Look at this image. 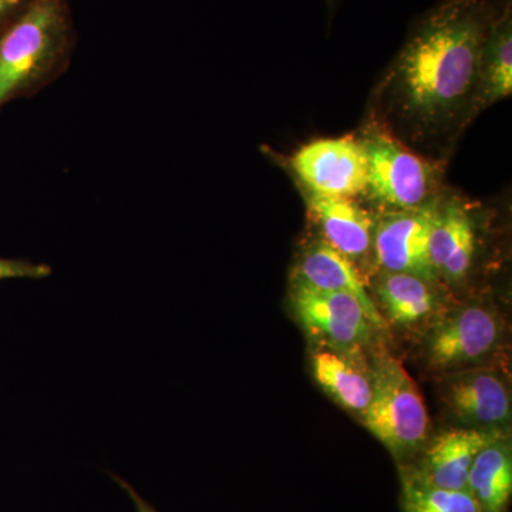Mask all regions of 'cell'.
Masks as SVG:
<instances>
[{
    "mask_svg": "<svg viewBox=\"0 0 512 512\" xmlns=\"http://www.w3.org/2000/svg\"><path fill=\"white\" fill-rule=\"evenodd\" d=\"M503 2L440 0L416 20L380 90L404 136L427 141L474 119L481 49Z\"/></svg>",
    "mask_w": 512,
    "mask_h": 512,
    "instance_id": "1",
    "label": "cell"
},
{
    "mask_svg": "<svg viewBox=\"0 0 512 512\" xmlns=\"http://www.w3.org/2000/svg\"><path fill=\"white\" fill-rule=\"evenodd\" d=\"M72 36L66 0H33L0 35V107L55 79L72 53Z\"/></svg>",
    "mask_w": 512,
    "mask_h": 512,
    "instance_id": "2",
    "label": "cell"
},
{
    "mask_svg": "<svg viewBox=\"0 0 512 512\" xmlns=\"http://www.w3.org/2000/svg\"><path fill=\"white\" fill-rule=\"evenodd\" d=\"M370 362L372 400L360 419L390 454L409 466L430 439V417L420 389L399 359L376 350Z\"/></svg>",
    "mask_w": 512,
    "mask_h": 512,
    "instance_id": "3",
    "label": "cell"
},
{
    "mask_svg": "<svg viewBox=\"0 0 512 512\" xmlns=\"http://www.w3.org/2000/svg\"><path fill=\"white\" fill-rule=\"evenodd\" d=\"M360 141L367 157L365 195L380 210H414L439 197L436 168L397 138L372 127Z\"/></svg>",
    "mask_w": 512,
    "mask_h": 512,
    "instance_id": "4",
    "label": "cell"
},
{
    "mask_svg": "<svg viewBox=\"0 0 512 512\" xmlns=\"http://www.w3.org/2000/svg\"><path fill=\"white\" fill-rule=\"evenodd\" d=\"M291 302L315 346L366 356L380 332L362 303L349 293L323 291L292 278Z\"/></svg>",
    "mask_w": 512,
    "mask_h": 512,
    "instance_id": "5",
    "label": "cell"
},
{
    "mask_svg": "<svg viewBox=\"0 0 512 512\" xmlns=\"http://www.w3.org/2000/svg\"><path fill=\"white\" fill-rule=\"evenodd\" d=\"M503 339V322L493 306L471 301L431 323L424 342L427 366L450 373L477 367L493 355Z\"/></svg>",
    "mask_w": 512,
    "mask_h": 512,
    "instance_id": "6",
    "label": "cell"
},
{
    "mask_svg": "<svg viewBox=\"0 0 512 512\" xmlns=\"http://www.w3.org/2000/svg\"><path fill=\"white\" fill-rule=\"evenodd\" d=\"M439 393L444 409L460 427L510 431L511 389L500 370L477 366L444 373Z\"/></svg>",
    "mask_w": 512,
    "mask_h": 512,
    "instance_id": "7",
    "label": "cell"
},
{
    "mask_svg": "<svg viewBox=\"0 0 512 512\" xmlns=\"http://www.w3.org/2000/svg\"><path fill=\"white\" fill-rule=\"evenodd\" d=\"M291 167L312 194L343 198L365 195L367 157L360 138L312 141L293 154Z\"/></svg>",
    "mask_w": 512,
    "mask_h": 512,
    "instance_id": "8",
    "label": "cell"
},
{
    "mask_svg": "<svg viewBox=\"0 0 512 512\" xmlns=\"http://www.w3.org/2000/svg\"><path fill=\"white\" fill-rule=\"evenodd\" d=\"M440 197L414 210L383 212L376 220L373 264L377 271L407 272L440 282L429 255L431 227Z\"/></svg>",
    "mask_w": 512,
    "mask_h": 512,
    "instance_id": "9",
    "label": "cell"
},
{
    "mask_svg": "<svg viewBox=\"0 0 512 512\" xmlns=\"http://www.w3.org/2000/svg\"><path fill=\"white\" fill-rule=\"evenodd\" d=\"M504 433L510 431L468 427L441 431L427 440L426 446L409 466L402 468V477L446 490H467L468 473L478 451Z\"/></svg>",
    "mask_w": 512,
    "mask_h": 512,
    "instance_id": "10",
    "label": "cell"
},
{
    "mask_svg": "<svg viewBox=\"0 0 512 512\" xmlns=\"http://www.w3.org/2000/svg\"><path fill=\"white\" fill-rule=\"evenodd\" d=\"M477 248L473 212L458 198H440L429 241L430 262L437 279L448 286L463 284L473 269Z\"/></svg>",
    "mask_w": 512,
    "mask_h": 512,
    "instance_id": "11",
    "label": "cell"
},
{
    "mask_svg": "<svg viewBox=\"0 0 512 512\" xmlns=\"http://www.w3.org/2000/svg\"><path fill=\"white\" fill-rule=\"evenodd\" d=\"M308 208L322 232L323 241L346 256L357 269L373 256L376 220L355 198L309 192Z\"/></svg>",
    "mask_w": 512,
    "mask_h": 512,
    "instance_id": "12",
    "label": "cell"
},
{
    "mask_svg": "<svg viewBox=\"0 0 512 512\" xmlns=\"http://www.w3.org/2000/svg\"><path fill=\"white\" fill-rule=\"evenodd\" d=\"M439 285L407 272L377 271L373 291L386 325L412 329L439 318L443 306Z\"/></svg>",
    "mask_w": 512,
    "mask_h": 512,
    "instance_id": "13",
    "label": "cell"
},
{
    "mask_svg": "<svg viewBox=\"0 0 512 512\" xmlns=\"http://www.w3.org/2000/svg\"><path fill=\"white\" fill-rule=\"evenodd\" d=\"M311 369L313 379L333 402L359 420L365 416L373 392L372 370L366 356L315 346Z\"/></svg>",
    "mask_w": 512,
    "mask_h": 512,
    "instance_id": "14",
    "label": "cell"
},
{
    "mask_svg": "<svg viewBox=\"0 0 512 512\" xmlns=\"http://www.w3.org/2000/svg\"><path fill=\"white\" fill-rule=\"evenodd\" d=\"M293 278L323 291L343 292L355 296L366 309L376 328H387L376 302L367 292L362 272L323 239L312 242L305 248L295 266Z\"/></svg>",
    "mask_w": 512,
    "mask_h": 512,
    "instance_id": "15",
    "label": "cell"
},
{
    "mask_svg": "<svg viewBox=\"0 0 512 512\" xmlns=\"http://www.w3.org/2000/svg\"><path fill=\"white\" fill-rule=\"evenodd\" d=\"M512 93V8L504 0L488 25L481 49L474 116Z\"/></svg>",
    "mask_w": 512,
    "mask_h": 512,
    "instance_id": "16",
    "label": "cell"
},
{
    "mask_svg": "<svg viewBox=\"0 0 512 512\" xmlns=\"http://www.w3.org/2000/svg\"><path fill=\"white\" fill-rule=\"evenodd\" d=\"M467 491L480 512H508L512 497V446L510 433L500 434L478 451Z\"/></svg>",
    "mask_w": 512,
    "mask_h": 512,
    "instance_id": "17",
    "label": "cell"
},
{
    "mask_svg": "<svg viewBox=\"0 0 512 512\" xmlns=\"http://www.w3.org/2000/svg\"><path fill=\"white\" fill-rule=\"evenodd\" d=\"M403 512H480L467 490H446L402 477Z\"/></svg>",
    "mask_w": 512,
    "mask_h": 512,
    "instance_id": "18",
    "label": "cell"
},
{
    "mask_svg": "<svg viewBox=\"0 0 512 512\" xmlns=\"http://www.w3.org/2000/svg\"><path fill=\"white\" fill-rule=\"evenodd\" d=\"M52 275L46 264H35L26 259L0 258V281L5 279H45Z\"/></svg>",
    "mask_w": 512,
    "mask_h": 512,
    "instance_id": "19",
    "label": "cell"
},
{
    "mask_svg": "<svg viewBox=\"0 0 512 512\" xmlns=\"http://www.w3.org/2000/svg\"><path fill=\"white\" fill-rule=\"evenodd\" d=\"M33 0H0V35L32 5Z\"/></svg>",
    "mask_w": 512,
    "mask_h": 512,
    "instance_id": "20",
    "label": "cell"
},
{
    "mask_svg": "<svg viewBox=\"0 0 512 512\" xmlns=\"http://www.w3.org/2000/svg\"><path fill=\"white\" fill-rule=\"evenodd\" d=\"M110 477L113 478L114 483L119 484L121 488H123L124 493L131 498L133 501L134 508H136V512H160L154 507L153 504L148 503L147 500H144L140 494L137 493L136 488L133 487L127 481H124L123 478L116 476V474L109 473Z\"/></svg>",
    "mask_w": 512,
    "mask_h": 512,
    "instance_id": "21",
    "label": "cell"
},
{
    "mask_svg": "<svg viewBox=\"0 0 512 512\" xmlns=\"http://www.w3.org/2000/svg\"><path fill=\"white\" fill-rule=\"evenodd\" d=\"M326 8H328L329 18H332L333 13L336 12V6H338L339 0H325Z\"/></svg>",
    "mask_w": 512,
    "mask_h": 512,
    "instance_id": "22",
    "label": "cell"
}]
</instances>
